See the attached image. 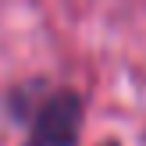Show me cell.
Returning a JSON list of instances; mask_svg holds the SVG:
<instances>
[{"label":"cell","mask_w":146,"mask_h":146,"mask_svg":"<svg viewBox=\"0 0 146 146\" xmlns=\"http://www.w3.org/2000/svg\"><path fill=\"white\" fill-rule=\"evenodd\" d=\"M86 104L75 89H57L46 100H36L25 146H75L82 132Z\"/></svg>","instance_id":"6da1fadb"},{"label":"cell","mask_w":146,"mask_h":146,"mask_svg":"<svg viewBox=\"0 0 146 146\" xmlns=\"http://www.w3.org/2000/svg\"><path fill=\"white\" fill-rule=\"evenodd\" d=\"M100 146H121L118 139H104V143H100Z\"/></svg>","instance_id":"7a4b0ae2"}]
</instances>
